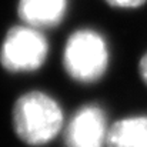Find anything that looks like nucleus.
<instances>
[{
  "instance_id": "1",
  "label": "nucleus",
  "mask_w": 147,
  "mask_h": 147,
  "mask_svg": "<svg viewBox=\"0 0 147 147\" xmlns=\"http://www.w3.org/2000/svg\"><path fill=\"white\" fill-rule=\"evenodd\" d=\"M13 127L17 137L29 146L51 142L63 127L59 103L43 92L23 94L13 107Z\"/></svg>"
},
{
  "instance_id": "2",
  "label": "nucleus",
  "mask_w": 147,
  "mask_h": 147,
  "mask_svg": "<svg viewBox=\"0 0 147 147\" xmlns=\"http://www.w3.org/2000/svg\"><path fill=\"white\" fill-rule=\"evenodd\" d=\"M63 64L69 76L80 83L98 80L109 64L104 39L93 30H77L66 42Z\"/></svg>"
},
{
  "instance_id": "3",
  "label": "nucleus",
  "mask_w": 147,
  "mask_h": 147,
  "mask_svg": "<svg viewBox=\"0 0 147 147\" xmlns=\"http://www.w3.org/2000/svg\"><path fill=\"white\" fill-rule=\"evenodd\" d=\"M49 45L39 29L30 26L11 27L1 45L0 61L9 71H33L46 60Z\"/></svg>"
},
{
  "instance_id": "4",
  "label": "nucleus",
  "mask_w": 147,
  "mask_h": 147,
  "mask_svg": "<svg viewBox=\"0 0 147 147\" xmlns=\"http://www.w3.org/2000/svg\"><path fill=\"white\" fill-rule=\"evenodd\" d=\"M107 130L104 111L94 104L84 106L66 127V147H106Z\"/></svg>"
},
{
  "instance_id": "5",
  "label": "nucleus",
  "mask_w": 147,
  "mask_h": 147,
  "mask_svg": "<svg viewBox=\"0 0 147 147\" xmlns=\"http://www.w3.org/2000/svg\"><path fill=\"white\" fill-rule=\"evenodd\" d=\"M67 0H20L19 16L26 26L34 29L59 24L66 13Z\"/></svg>"
},
{
  "instance_id": "6",
  "label": "nucleus",
  "mask_w": 147,
  "mask_h": 147,
  "mask_svg": "<svg viewBox=\"0 0 147 147\" xmlns=\"http://www.w3.org/2000/svg\"><path fill=\"white\" fill-rule=\"evenodd\" d=\"M106 147H147V116L117 120L107 130Z\"/></svg>"
},
{
  "instance_id": "7",
  "label": "nucleus",
  "mask_w": 147,
  "mask_h": 147,
  "mask_svg": "<svg viewBox=\"0 0 147 147\" xmlns=\"http://www.w3.org/2000/svg\"><path fill=\"white\" fill-rule=\"evenodd\" d=\"M110 6L119 9H136L146 3L147 0H106Z\"/></svg>"
},
{
  "instance_id": "8",
  "label": "nucleus",
  "mask_w": 147,
  "mask_h": 147,
  "mask_svg": "<svg viewBox=\"0 0 147 147\" xmlns=\"http://www.w3.org/2000/svg\"><path fill=\"white\" fill-rule=\"evenodd\" d=\"M139 71H140L142 79L144 80V83L147 84V53L140 59V63H139Z\"/></svg>"
}]
</instances>
